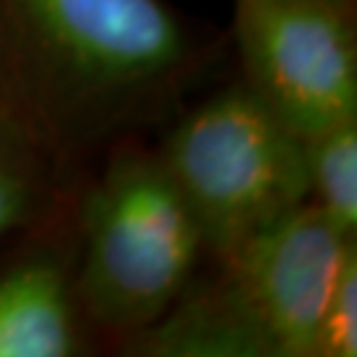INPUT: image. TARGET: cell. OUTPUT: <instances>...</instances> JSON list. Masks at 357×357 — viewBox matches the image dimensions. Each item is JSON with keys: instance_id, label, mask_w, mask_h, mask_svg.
Masks as SVG:
<instances>
[{"instance_id": "obj_5", "label": "cell", "mask_w": 357, "mask_h": 357, "mask_svg": "<svg viewBox=\"0 0 357 357\" xmlns=\"http://www.w3.org/2000/svg\"><path fill=\"white\" fill-rule=\"evenodd\" d=\"M241 85L305 143L357 119L355 3L236 0Z\"/></svg>"}, {"instance_id": "obj_3", "label": "cell", "mask_w": 357, "mask_h": 357, "mask_svg": "<svg viewBox=\"0 0 357 357\" xmlns=\"http://www.w3.org/2000/svg\"><path fill=\"white\" fill-rule=\"evenodd\" d=\"M199 228L156 151L125 141L109 151L82 202L75 299L98 328L132 342L193 281Z\"/></svg>"}, {"instance_id": "obj_9", "label": "cell", "mask_w": 357, "mask_h": 357, "mask_svg": "<svg viewBox=\"0 0 357 357\" xmlns=\"http://www.w3.org/2000/svg\"><path fill=\"white\" fill-rule=\"evenodd\" d=\"M357 355V243H349L323 307L315 357Z\"/></svg>"}, {"instance_id": "obj_1", "label": "cell", "mask_w": 357, "mask_h": 357, "mask_svg": "<svg viewBox=\"0 0 357 357\" xmlns=\"http://www.w3.org/2000/svg\"><path fill=\"white\" fill-rule=\"evenodd\" d=\"M215 56L165 0H0V135L72 180L178 114Z\"/></svg>"}, {"instance_id": "obj_7", "label": "cell", "mask_w": 357, "mask_h": 357, "mask_svg": "<svg viewBox=\"0 0 357 357\" xmlns=\"http://www.w3.org/2000/svg\"><path fill=\"white\" fill-rule=\"evenodd\" d=\"M64 178L43 156L0 135V238L48 220L59 199H64Z\"/></svg>"}, {"instance_id": "obj_6", "label": "cell", "mask_w": 357, "mask_h": 357, "mask_svg": "<svg viewBox=\"0 0 357 357\" xmlns=\"http://www.w3.org/2000/svg\"><path fill=\"white\" fill-rule=\"evenodd\" d=\"M75 286L51 257L0 275V357H66L77 349Z\"/></svg>"}, {"instance_id": "obj_10", "label": "cell", "mask_w": 357, "mask_h": 357, "mask_svg": "<svg viewBox=\"0 0 357 357\" xmlns=\"http://www.w3.org/2000/svg\"><path fill=\"white\" fill-rule=\"evenodd\" d=\"M331 3H355V0H331Z\"/></svg>"}, {"instance_id": "obj_4", "label": "cell", "mask_w": 357, "mask_h": 357, "mask_svg": "<svg viewBox=\"0 0 357 357\" xmlns=\"http://www.w3.org/2000/svg\"><path fill=\"white\" fill-rule=\"evenodd\" d=\"M156 153L215 262L310 202L307 143L241 82L188 109Z\"/></svg>"}, {"instance_id": "obj_2", "label": "cell", "mask_w": 357, "mask_h": 357, "mask_svg": "<svg viewBox=\"0 0 357 357\" xmlns=\"http://www.w3.org/2000/svg\"><path fill=\"white\" fill-rule=\"evenodd\" d=\"M349 243L307 202L275 228L188 281L162 318L135 336L151 357H315L323 307Z\"/></svg>"}, {"instance_id": "obj_8", "label": "cell", "mask_w": 357, "mask_h": 357, "mask_svg": "<svg viewBox=\"0 0 357 357\" xmlns=\"http://www.w3.org/2000/svg\"><path fill=\"white\" fill-rule=\"evenodd\" d=\"M310 204L336 230H357V119H347L307 143Z\"/></svg>"}]
</instances>
